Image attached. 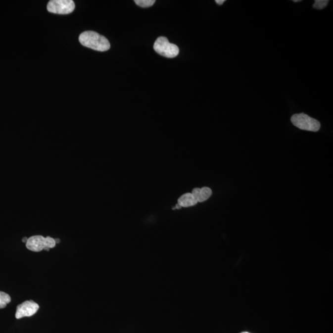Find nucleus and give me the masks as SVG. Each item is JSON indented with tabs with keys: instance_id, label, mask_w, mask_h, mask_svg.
Masks as SVG:
<instances>
[{
	"instance_id": "f257e3e1",
	"label": "nucleus",
	"mask_w": 333,
	"mask_h": 333,
	"mask_svg": "<svg viewBox=\"0 0 333 333\" xmlns=\"http://www.w3.org/2000/svg\"><path fill=\"white\" fill-rule=\"evenodd\" d=\"M79 40L83 46L96 51H106L111 47V45L106 37L94 31L83 32L80 35Z\"/></svg>"
},
{
	"instance_id": "f03ea898",
	"label": "nucleus",
	"mask_w": 333,
	"mask_h": 333,
	"mask_svg": "<svg viewBox=\"0 0 333 333\" xmlns=\"http://www.w3.org/2000/svg\"><path fill=\"white\" fill-rule=\"evenodd\" d=\"M55 239L48 237L44 238L41 235L30 237L26 242V247L31 251L41 252L42 250L49 251V249L56 246Z\"/></svg>"
},
{
	"instance_id": "7ed1b4c3",
	"label": "nucleus",
	"mask_w": 333,
	"mask_h": 333,
	"mask_svg": "<svg viewBox=\"0 0 333 333\" xmlns=\"http://www.w3.org/2000/svg\"><path fill=\"white\" fill-rule=\"evenodd\" d=\"M291 121L294 126L299 129L310 132H317L320 129V123L317 120L312 118L304 113L293 115Z\"/></svg>"
},
{
	"instance_id": "20e7f679",
	"label": "nucleus",
	"mask_w": 333,
	"mask_h": 333,
	"mask_svg": "<svg viewBox=\"0 0 333 333\" xmlns=\"http://www.w3.org/2000/svg\"><path fill=\"white\" fill-rule=\"evenodd\" d=\"M155 51L162 56L173 58L179 54V48L176 45L170 43L166 37H160L154 44Z\"/></svg>"
},
{
	"instance_id": "39448f33",
	"label": "nucleus",
	"mask_w": 333,
	"mask_h": 333,
	"mask_svg": "<svg viewBox=\"0 0 333 333\" xmlns=\"http://www.w3.org/2000/svg\"><path fill=\"white\" fill-rule=\"evenodd\" d=\"M75 3L72 0H52L47 5L49 12L58 14H68L74 11Z\"/></svg>"
},
{
	"instance_id": "423d86ee",
	"label": "nucleus",
	"mask_w": 333,
	"mask_h": 333,
	"mask_svg": "<svg viewBox=\"0 0 333 333\" xmlns=\"http://www.w3.org/2000/svg\"><path fill=\"white\" fill-rule=\"evenodd\" d=\"M39 309V305L34 300H26L21 304L17 305L16 318L21 319L24 317L33 316Z\"/></svg>"
},
{
	"instance_id": "0eeeda50",
	"label": "nucleus",
	"mask_w": 333,
	"mask_h": 333,
	"mask_svg": "<svg viewBox=\"0 0 333 333\" xmlns=\"http://www.w3.org/2000/svg\"><path fill=\"white\" fill-rule=\"evenodd\" d=\"M191 194L197 202H202L209 198L212 194V191L209 187H203L202 189L196 188L192 190Z\"/></svg>"
},
{
	"instance_id": "6e6552de",
	"label": "nucleus",
	"mask_w": 333,
	"mask_h": 333,
	"mask_svg": "<svg viewBox=\"0 0 333 333\" xmlns=\"http://www.w3.org/2000/svg\"><path fill=\"white\" fill-rule=\"evenodd\" d=\"M197 203L191 193H186L182 195L178 200V204L182 207H189L194 206Z\"/></svg>"
},
{
	"instance_id": "1a4fd4ad",
	"label": "nucleus",
	"mask_w": 333,
	"mask_h": 333,
	"mask_svg": "<svg viewBox=\"0 0 333 333\" xmlns=\"http://www.w3.org/2000/svg\"><path fill=\"white\" fill-rule=\"evenodd\" d=\"M11 297L4 292L0 291V309H3L11 302Z\"/></svg>"
},
{
	"instance_id": "9d476101",
	"label": "nucleus",
	"mask_w": 333,
	"mask_h": 333,
	"mask_svg": "<svg viewBox=\"0 0 333 333\" xmlns=\"http://www.w3.org/2000/svg\"><path fill=\"white\" fill-rule=\"evenodd\" d=\"M135 3L142 7H148L152 6L156 1L155 0H135Z\"/></svg>"
},
{
	"instance_id": "9b49d317",
	"label": "nucleus",
	"mask_w": 333,
	"mask_h": 333,
	"mask_svg": "<svg viewBox=\"0 0 333 333\" xmlns=\"http://www.w3.org/2000/svg\"><path fill=\"white\" fill-rule=\"evenodd\" d=\"M329 2V1H328V0H316V1H315L314 4H313V7L315 9H322L327 6Z\"/></svg>"
},
{
	"instance_id": "f8f14e48",
	"label": "nucleus",
	"mask_w": 333,
	"mask_h": 333,
	"mask_svg": "<svg viewBox=\"0 0 333 333\" xmlns=\"http://www.w3.org/2000/svg\"><path fill=\"white\" fill-rule=\"evenodd\" d=\"M216 2V3L219 5H222L224 3V2H225V0H216L215 1Z\"/></svg>"
},
{
	"instance_id": "ddd939ff",
	"label": "nucleus",
	"mask_w": 333,
	"mask_h": 333,
	"mask_svg": "<svg viewBox=\"0 0 333 333\" xmlns=\"http://www.w3.org/2000/svg\"><path fill=\"white\" fill-rule=\"evenodd\" d=\"M181 208H182V207L180 206L179 204H176V206H175V207H174V208H173V209H174V210L175 209H181Z\"/></svg>"
},
{
	"instance_id": "4468645a",
	"label": "nucleus",
	"mask_w": 333,
	"mask_h": 333,
	"mask_svg": "<svg viewBox=\"0 0 333 333\" xmlns=\"http://www.w3.org/2000/svg\"><path fill=\"white\" fill-rule=\"evenodd\" d=\"M27 240H28V238H27V237H25L23 239H22V241H23L24 242H27Z\"/></svg>"
},
{
	"instance_id": "2eb2a0df",
	"label": "nucleus",
	"mask_w": 333,
	"mask_h": 333,
	"mask_svg": "<svg viewBox=\"0 0 333 333\" xmlns=\"http://www.w3.org/2000/svg\"><path fill=\"white\" fill-rule=\"evenodd\" d=\"M55 242H56V244H58L60 242V239H55Z\"/></svg>"
},
{
	"instance_id": "dca6fc26",
	"label": "nucleus",
	"mask_w": 333,
	"mask_h": 333,
	"mask_svg": "<svg viewBox=\"0 0 333 333\" xmlns=\"http://www.w3.org/2000/svg\"><path fill=\"white\" fill-rule=\"evenodd\" d=\"M293 1L296 2H300L301 1H300V0H295V1Z\"/></svg>"
},
{
	"instance_id": "f3484780",
	"label": "nucleus",
	"mask_w": 333,
	"mask_h": 333,
	"mask_svg": "<svg viewBox=\"0 0 333 333\" xmlns=\"http://www.w3.org/2000/svg\"><path fill=\"white\" fill-rule=\"evenodd\" d=\"M247 333V332H243V333Z\"/></svg>"
}]
</instances>
